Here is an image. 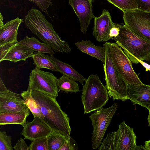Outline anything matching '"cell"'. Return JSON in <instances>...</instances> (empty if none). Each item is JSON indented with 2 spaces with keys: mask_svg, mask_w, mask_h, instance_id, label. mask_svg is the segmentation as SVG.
I'll return each instance as SVG.
<instances>
[{
  "mask_svg": "<svg viewBox=\"0 0 150 150\" xmlns=\"http://www.w3.org/2000/svg\"><path fill=\"white\" fill-rule=\"evenodd\" d=\"M25 23L28 28L54 51L67 53L71 52L68 43L61 40L53 25L39 10L36 8L30 10L25 16Z\"/></svg>",
  "mask_w": 150,
  "mask_h": 150,
  "instance_id": "obj_1",
  "label": "cell"
},
{
  "mask_svg": "<svg viewBox=\"0 0 150 150\" xmlns=\"http://www.w3.org/2000/svg\"><path fill=\"white\" fill-rule=\"evenodd\" d=\"M31 93L40 107L43 116L42 120L53 131L70 136L69 118L62 110L56 99L38 91L31 90Z\"/></svg>",
  "mask_w": 150,
  "mask_h": 150,
  "instance_id": "obj_2",
  "label": "cell"
},
{
  "mask_svg": "<svg viewBox=\"0 0 150 150\" xmlns=\"http://www.w3.org/2000/svg\"><path fill=\"white\" fill-rule=\"evenodd\" d=\"M119 33L112 38L131 61L137 64L136 59L150 61V42L138 35L125 25L117 24Z\"/></svg>",
  "mask_w": 150,
  "mask_h": 150,
  "instance_id": "obj_3",
  "label": "cell"
},
{
  "mask_svg": "<svg viewBox=\"0 0 150 150\" xmlns=\"http://www.w3.org/2000/svg\"><path fill=\"white\" fill-rule=\"evenodd\" d=\"M108 90L97 74H92L83 85L81 96L84 114L89 113L105 105L109 100Z\"/></svg>",
  "mask_w": 150,
  "mask_h": 150,
  "instance_id": "obj_4",
  "label": "cell"
},
{
  "mask_svg": "<svg viewBox=\"0 0 150 150\" xmlns=\"http://www.w3.org/2000/svg\"><path fill=\"white\" fill-rule=\"evenodd\" d=\"M105 50V57L103 63L105 74V87L110 98L113 100H120L125 101L128 100L127 96L128 84L123 78L115 67L112 60L109 42L103 44Z\"/></svg>",
  "mask_w": 150,
  "mask_h": 150,
  "instance_id": "obj_5",
  "label": "cell"
},
{
  "mask_svg": "<svg viewBox=\"0 0 150 150\" xmlns=\"http://www.w3.org/2000/svg\"><path fill=\"white\" fill-rule=\"evenodd\" d=\"M117 109V104L115 103L108 108H102L96 110L89 117L93 127L91 137L93 149H96L100 146L108 127Z\"/></svg>",
  "mask_w": 150,
  "mask_h": 150,
  "instance_id": "obj_6",
  "label": "cell"
},
{
  "mask_svg": "<svg viewBox=\"0 0 150 150\" xmlns=\"http://www.w3.org/2000/svg\"><path fill=\"white\" fill-rule=\"evenodd\" d=\"M110 56L115 67L128 84L143 83L133 68L132 63L122 48L116 43L109 42Z\"/></svg>",
  "mask_w": 150,
  "mask_h": 150,
  "instance_id": "obj_7",
  "label": "cell"
},
{
  "mask_svg": "<svg viewBox=\"0 0 150 150\" xmlns=\"http://www.w3.org/2000/svg\"><path fill=\"white\" fill-rule=\"evenodd\" d=\"M122 11L125 25L138 35L150 42V11L136 9Z\"/></svg>",
  "mask_w": 150,
  "mask_h": 150,
  "instance_id": "obj_8",
  "label": "cell"
},
{
  "mask_svg": "<svg viewBox=\"0 0 150 150\" xmlns=\"http://www.w3.org/2000/svg\"><path fill=\"white\" fill-rule=\"evenodd\" d=\"M57 79L52 73L35 68L29 75L27 89L39 91L56 99L59 92Z\"/></svg>",
  "mask_w": 150,
  "mask_h": 150,
  "instance_id": "obj_9",
  "label": "cell"
},
{
  "mask_svg": "<svg viewBox=\"0 0 150 150\" xmlns=\"http://www.w3.org/2000/svg\"><path fill=\"white\" fill-rule=\"evenodd\" d=\"M35 51L25 45L16 43L0 46V62L8 60L14 62L25 61L32 57Z\"/></svg>",
  "mask_w": 150,
  "mask_h": 150,
  "instance_id": "obj_10",
  "label": "cell"
},
{
  "mask_svg": "<svg viewBox=\"0 0 150 150\" xmlns=\"http://www.w3.org/2000/svg\"><path fill=\"white\" fill-rule=\"evenodd\" d=\"M78 17L81 31L86 33L91 20L94 18L92 11V0H68Z\"/></svg>",
  "mask_w": 150,
  "mask_h": 150,
  "instance_id": "obj_11",
  "label": "cell"
},
{
  "mask_svg": "<svg viewBox=\"0 0 150 150\" xmlns=\"http://www.w3.org/2000/svg\"><path fill=\"white\" fill-rule=\"evenodd\" d=\"M29 109L19 94L7 88L0 92V113Z\"/></svg>",
  "mask_w": 150,
  "mask_h": 150,
  "instance_id": "obj_12",
  "label": "cell"
},
{
  "mask_svg": "<svg viewBox=\"0 0 150 150\" xmlns=\"http://www.w3.org/2000/svg\"><path fill=\"white\" fill-rule=\"evenodd\" d=\"M93 35L99 42H106L110 39L109 34L110 29L115 25L112 21L108 11L103 9L99 17H94Z\"/></svg>",
  "mask_w": 150,
  "mask_h": 150,
  "instance_id": "obj_13",
  "label": "cell"
},
{
  "mask_svg": "<svg viewBox=\"0 0 150 150\" xmlns=\"http://www.w3.org/2000/svg\"><path fill=\"white\" fill-rule=\"evenodd\" d=\"M136 139L133 128L122 122L116 131V150H134Z\"/></svg>",
  "mask_w": 150,
  "mask_h": 150,
  "instance_id": "obj_14",
  "label": "cell"
},
{
  "mask_svg": "<svg viewBox=\"0 0 150 150\" xmlns=\"http://www.w3.org/2000/svg\"><path fill=\"white\" fill-rule=\"evenodd\" d=\"M21 134L24 139L33 141L36 139L47 137L53 131L42 120L38 117L34 118L31 122L26 123Z\"/></svg>",
  "mask_w": 150,
  "mask_h": 150,
  "instance_id": "obj_15",
  "label": "cell"
},
{
  "mask_svg": "<svg viewBox=\"0 0 150 150\" xmlns=\"http://www.w3.org/2000/svg\"><path fill=\"white\" fill-rule=\"evenodd\" d=\"M127 96L133 104L150 109V85L128 84Z\"/></svg>",
  "mask_w": 150,
  "mask_h": 150,
  "instance_id": "obj_16",
  "label": "cell"
},
{
  "mask_svg": "<svg viewBox=\"0 0 150 150\" xmlns=\"http://www.w3.org/2000/svg\"><path fill=\"white\" fill-rule=\"evenodd\" d=\"M23 22V19L17 17L0 27V46L18 42V30Z\"/></svg>",
  "mask_w": 150,
  "mask_h": 150,
  "instance_id": "obj_17",
  "label": "cell"
},
{
  "mask_svg": "<svg viewBox=\"0 0 150 150\" xmlns=\"http://www.w3.org/2000/svg\"><path fill=\"white\" fill-rule=\"evenodd\" d=\"M79 50L96 58L103 63L105 57L104 47L94 45L90 40H82L75 43Z\"/></svg>",
  "mask_w": 150,
  "mask_h": 150,
  "instance_id": "obj_18",
  "label": "cell"
},
{
  "mask_svg": "<svg viewBox=\"0 0 150 150\" xmlns=\"http://www.w3.org/2000/svg\"><path fill=\"white\" fill-rule=\"evenodd\" d=\"M30 114V110L14 111L0 113V125L17 124L24 127L27 117Z\"/></svg>",
  "mask_w": 150,
  "mask_h": 150,
  "instance_id": "obj_19",
  "label": "cell"
},
{
  "mask_svg": "<svg viewBox=\"0 0 150 150\" xmlns=\"http://www.w3.org/2000/svg\"><path fill=\"white\" fill-rule=\"evenodd\" d=\"M57 67L58 71L63 74L66 75L75 81H79L83 85L87 79L79 73L68 64L63 62L54 57L53 55H50Z\"/></svg>",
  "mask_w": 150,
  "mask_h": 150,
  "instance_id": "obj_20",
  "label": "cell"
},
{
  "mask_svg": "<svg viewBox=\"0 0 150 150\" xmlns=\"http://www.w3.org/2000/svg\"><path fill=\"white\" fill-rule=\"evenodd\" d=\"M17 43L29 47L35 52L48 53L50 55H53L55 53L50 46L45 43L40 42L34 37L29 38L27 35L23 39Z\"/></svg>",
  "mask_w": 150,
  "mask_h": 150,
  "instance_id": "obj_21",
  "label": "cell"
},
{
  "mask_svg": "<svg viewBox=\"0 0 150 150\" xmlns=\"http://www.w3.org/2000/svg\"><path fill=\"white\" fill-rule=\"evenodd\" d=\"M35 68L39 69L45 68L54 71H58L56 64L50 56L44 53L37 52L32 57Z\"/></svg>",
  "mask_w": 150,
  "mask_h": 150,
  "instance_id": "obj_22",
  "label": "cell"
},
{
  "mask_svg": "<svg viewBox=\"0 0 150 150\" xmlns=\"http://www.w3.org/2000/svg\"><path fill=\"white\" fill-rule=\"evenodd\" d=\"M31 91V89L23 91L21 93V96L23 98L28 108L32 112L34 117H38L42 120L43 116L40 107L32 97Z\"/></svg>",
  "mask_w": 150,
  "mask_h": 150,
  "instance_id": "obj_23",
  "label": "cell"
},
{
  "mask_svg": "<svg viewBox=\"0 0 150 150\" xmlns=\"http://www.w3.org/2000/svg\"><path fill=\"white\" fill-rule=\"evenodd\" d=\"M57 85L59 91H63L66 92L76 93L79 91L78 84L75 81L64 74L57 79Z\"/></svg>",
  "mask_w": 150,
  "mask_h": 150,
  "instance_id": "obj_24",
  "label": "cell"
},
{
  "mask_svg": "<svg viewBox=\"0 0 150 150\" xmlns=\"http://www.w3.org/2000/svg\"><path fill=\"white\" fill-rule=\"evenodd\" d=\"M67 136L53 131L47 136L49 150H59L67 140Z\"/></svg>",
  "mask_w": 150,
  "mask_h": 150,
  "instance_id": "obj_25",
  "label": "cell"
},
{
  "mask_svg": "<svg viewBox=\"0 0 150 150\" xmlns=\"http://www.w3.org/2000/svg\"><path fill=\"white\" fill-rule=\"evenodd\" d=\"M122 11L137 9L135 0H107Z\"/></svg>",
  "mask_w": 150,
  "mask_h": 150,
  "instance_id": "obj_26",
  "label": "cell"
},
{
  "mask_svg": "<svg viewBox=\"0 0 150 150\" xmlns=\"http://www.w3.org/2000/svg\"><path fill=\"white\" fill-rule=\"evenodd\" d=\"M116 131L108 134L98 148L99 150H116Z\"/></svg>",
  "mask_w": 150,
  "mask_h": 150,
  "instance_id": "obj_27",
  "label": "cell"
},
{
  "mask_svg": "<svg viewBox=\"0 0 150 150\" xmlns=\"http://www.w3.org/2000/svg\"><path fill=\"white\" fill-rule=\"evenodd\" d=\"M47 137L34 140L28 146V150H49Z\"/></svg>",
  "mask_w": 150,
  "mask_h": 150,
  "instance_id": "obj_28",
  "label": "cell"
},
{
  "mask_svg": "<svg viewBox=\"0 0 150 150\" xmlns=\"http://www.w3.org/2000/svg\"><path fill=\"white\" fill-rule=\"evenodd\" d=\"M12 138L5 131H0V150H13Z\"/></svg>",
  "mask_w": 150,
  "mask_h": 150,
  "instance_id": "obj_29",
  "label": "cell"
},
{
  "mask_svg": "<svg viewBox=\"0 0 150 150\" xmlns=\"http://www.w3.org/2000/svg\"><path fill=\"white\" fill-rule=\"evenodd\" d=\"M78 148L77 144L70 135L67 136L66 141L59 150H76Z\"/></svg>",
  "mask_w": 150,
  "mask_h": 150,
  "instance_id": "obj_30",
  "label": "cell"
},
{
  "mask_svg": "<svg viewBox=\"0 0 150 150\" xmlns=\"http://www.w3.org/2000/svg\"><path fill=\"white\" fill-rule=\"evenodd\" d=\"M30 1H32L35 3L42 11L48 15L47 9L52 4L51 0H29Z\"/></svg>",
  "mask_w": 150,
  "mask_h": 150,
  "instance_id": "obj_31",
  "label": "cell"
},
{
  "mask_svg": "<svg viewBox=\"0 0 150 150\" xmlns=\"http://www.w3.org/2000/svg\"><path fill=\"white\" fill-rule=\"evenodd\" d=\"M137 5V9L150 11V0H135Z\"/></svg>",
  "mask_w": 150,
  "mask_h": 150,
  "instance_id": "obj_32",
  "label": "cell"
},
{
  "mask_svg": "<svg viewBox=\"0 0 150 150\" xmlns=\"http://www.w3.org/2000/svg\"><path fill=\"white\" fill-rule=\"evenodd\" d=\"M28 146L24 139L21 137L20 140H18L13 148L15 150H28Z\"/></svg>",
  "mask_w": 150,
  "mask_h": 150,
  "instance_id": "obj_33",
  "label": "cell"
},
{
  "mask_svg": "<svg viewBox=\"0 0 150 150\" xmlns=\"http://www.w3.org/2000/svg\"><path fill=\"white\" fill-rule=\"evenodd\" d=\"M114 26L110 30L109 36L110 39L112 38H116L119 33V28L117 25V23H114Z\"/></svg>",
  "mask_w": 150,
  "mask_h": 150,
  "instance_id": "obj_34",
  "label": "cell"
},
{
  "mask_svg": "<svg viewBox=\"0 0 150 150\" xmlns=\"http://www.w3.org/2000/svg\"><path fill=\"white\" fill-rule=\"evenodd\" d=\"M137 64L139 63H140L146 69V71H150V65L148 64L145 62L143 61L137 59H136Z\"/></svg>",
  "mask_w": 150,
  "mask_h": 150,
  "instance_id": "obj_35",
  "label": "cell"
},
{
  "mask_svg": "<svg viewBox=\"0 0 150 150\" xmlns=\"http://www.w3.org/2000/svg\"><path fill=\"white\" fill-rule=\"evenodd\" d=\"M144 147L146 150H150V140L145 142Z\"/></svg>",
  "mask_w": 150,
  "mask_h": 150,
  "instance_id": "obj_36",
  "label": "cell"
},
{
  "mask_svg": "<svg viewBox=\"0 0 150 150\" xmlns=\"http://www.w3.org/2000/svg\"><path fill=\"white\" fill-rule=\"evenodd\" d=\"M146 150L144 146H143L142 145L140 146H137L136 145L134 149V150Z\"/></svg>",
  "mask_w": 150,
  "mask_h": 150,
  "instance_id": "obj_37",
  "label": "cell"
},
{
  "mask_svg": "<svg viewBox=\"0 0 150 150\" xmlns=\"http://www.w3.org/2000/svg\"><path fill=\"white\" fill-rule=\"evenodd\" d=\"M3 18L1 13H0V27L3 25L4 24L3 22Z\"/></svg>",
  "mask_w": 150,
  "mask_h": 150,
  "instance_id": "obj_38",
  "label": "cell"
},
{
  "mask_svg": "<svg viewBox=\"0 0 150 150\" xmlns=\"http://www.w3.org/2000/svg\"><path fill=\"white\" fill-rule=\"evenodd\" d=\"M149 113L147 120L148 122L149 125L150 126V109L149 110Z\"/></svg>",
  "mask_w": 150,
  "mask_h": 150,
  "instance_id": "obj_39",
  "label": "cell"
}]
</instances>
